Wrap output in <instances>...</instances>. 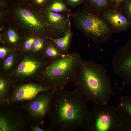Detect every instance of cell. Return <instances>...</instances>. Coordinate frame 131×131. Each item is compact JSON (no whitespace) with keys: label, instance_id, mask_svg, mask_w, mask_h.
<instances>
[{"label":"cell","instance_id":"cell-1","mask_svg":"<svg viewBox=\"0 0 131 131\" xmlns=\"http://www.w3.org/2000/svg\"><path fill=\"white\" fill-rule=\"evenodd\" d=\"M88 100L75 89L54 90L48 116L51 131H72L83 129L89 110Z\"/></svg>","mask_w":131,"mask_h":131},{"label":"cell","instance_id":"cell-2","mask_svg":"<svg viewBox=\"0 0 131 131\" xmlns=\"http://www.w3.org/2000/svg\"><path fill=\"white\" fill-rule=\"evenodd\" d=\"M73 81L76 84L75 89L94 104H106L113 93L106 69L92 61L82 60Z\"/></svg>","mask_w":131,"mask_h":131},{"label":"cell","instance_id":"cell-3","mask_svg":"<svg viewBox=\"0 0 131 131\" xmlns=\"http://www.w3.org/2000/svg\"><path fill=\"white\" fill-rule=\"evenodd\" d=\"M127 115L118 104L116 105L94 104L89 110L85 125L86 131H124Z\"/></svg>","mask_w":131,"mask_h":131},{"label":"cell","instance_id":"cell-4","mask_svg":"<svg viewBox=\"0 0 131 131\" xmlns=\"http://www.w3.org/2000/svg\"><path fill=\"white\" fill-rule=\"evenodd\" d=\"M82 60L76 52H69L60 58L51 63L42 73L40 83L51 90L65 88L73 81Z\"/></svg>","mask_w":131,"mask_h":131},{"label":"cell","instance_id":"cell-5","mask_svg":"<svg viewBox=\"0 0 131 131\" xmlns=\"http://www.w3.org/2000/svg\"><path fill=\"white\" fill-rule=\"evenodd\" d=\"M32 124L20 103L0 105V131H29Z\"/></svg>","mask_w":131,"mask_h":131},{"label":"cell","instance_id":"cell-6","mask_svg":"<svg viewBox=\"0 0 131 131\" xmlns=\"http://www.w3.org/2000/svg\"><path fill=\"white\" fill-rule=\"evenodd\" d=\"M70 15L75 26L93 41L103 39L109 32V26L104 20L85 9Z\"/></svg>","mask_w":131,"mask_h":131},{"label":"cell","instance_id":"cell-7","mask_svg":"<svg viewBox=\"0 0 131 131\" xmlns=\"http://www.w3.org/2000/svg\"><path fill=\"white\" fill-rule=\"evenodd\" d=\"M14 17L17 23L24 30L38 32L52 39L56 38L46 25L40 11L30 7L18 6L14 10Z\"/></svg>","mask_w":131,"mask_h":131},{"label":"cell","instance_id":"cell-8","mask_svg":"<svg viewBox=\"0 0 131 131\" xmlns=\"http://www.w3.org/2000/svg\"><path fill=\"white\" fill-rule=\"evenodd\" d=\"M54 91L41 92L32 99L20 103L28 114L33 124L40 125L44 123L49 114Z\"/></svg>","mask_w":131,"mask_h":131},{"label":"cell","instance_id":"cell-9","mask_svg":"<svg viewBox=\"0 0 131 131\" xmlns=\"http://www.w3.org/2000/svg\"><path fill=\"white\" fill-rule=\"evenodd\" d=\"M112 65L115 74L131 84V39L114 54Z\"/></svg>","mask_w":131,"mask_h":131},{"label":"cell","instance_id":"cell-10","mask_svg":"<svg viewBox=\"0 0 131 131\" xmlns=\"http://www.w3.org/2000/svg\"><path fill=\"white\" fill-rule=\"evenodd\" d=\"M52 90L40 83L29 82L14 86L8 98V104L21 103L30 100L39 93Z\"/></svg>","mask_w":131,"mask_h":131},{"label":"cell","instance_id":"cell-11","mask_svg":"<svg viewBox=\"0 0 131 131\" xmlns=\"http://www.w3.org/2000/svg\"><path fill=\"white\" fill-rule=\"evenodd\" d=\"M40 12L47 27L56 38L63 36L71 27L68 15L44 10Z\"/></svg>","mask_w":131,"mask_h":131},{"label":"cell","instance_id":"cell-12","mask_svg":"<svg viewBox=\"0 0 131 131\" xmlns=\"http://www.w3.org/2000/svg\"><path fill=\"white\" fill-rule=\"evenodd\" d=\"M46 63L45 60L38 61L26 57L18 65L14 75L9 77L12 83L20 82V84L21 82L24 83L25 81L33 78L37 72L44 67Z\"/></svg>","mask_w":131,"mask_h":131},{"label":"cell","instance_id":"cell-13","mask_svg":"<svg viewBox=\"0 0 131 131\" xmlns=\"http://www.w3.org/2000/svg\"><path fill=\"white\" fill-rule=\"evenodd\" d=\"M106 12L105 16L106 19L115 29L119 30H126L131 25V22L125 15L112 10Z\"/></svg>","mask_w":131,"mask_h":131},{"label":"cell","instance_id":"cell-14","mask_svg":"<svg viewBox=\"0 0 131 131\" xmlns=\"http://www.w3.org/2000/svg\"><path fill=\"white\" fill-rule=\"evenodd\" d=\"M12 83L9 77L0 76V104H8V98L11 91Z\"/></svg>","mask_w":131,"mask_h":131},{"label":"cell","instance_id":"cell-15","mask_svg":"<svg viewBox=\"0 0 131 131\" xmlns=\"http://www.w3.org/2000/svg\"><path fill=\"white\" fill-rule=\"evenodd\" d=\"M70 27L63 36L52 39L55 46L63 54L66 55L69 52L73 34Z\"/></svg>","mask_w":131,"mask_h":131},{"label":"cell","instance_id":"cell-16","mask_svg":"<svg viewBox=\"0 0 131 131\" xmlns=\"http://www.w3.org/2000/svg\"><path fill=\"white\" fill-rule=\"evenodd\" d=\"M41 10L67 15L71 13V10L68 7L64 0H50Z\"/></svg>","mask_w":131,"mask_h":131},{"label":"cell","instance_id":"cell-17","mask_svg":"<svg viewBox=\"0 0 131 131\" xmlns=\"http://www.w3.org/2000/svg\"><path fill=\"white\" fill-rule=\"evenodd\" d=\"M43 53L45 58L52 60L53 62L66 55L63 54L59 49L53 41L47 44L43 49Z\"/></svg>","mask_w":131,"mask_h":131},{"label":"cell","instance_id":"cell-18","mask_svg":"<svg viewBox=\"0 0 131 131\" xmlns=\"http://www.w3.org/2000/svg\"><path fill=\"white\" fill-rule=\"evenodd\" d=\"M83 3L87 6L98 10L114 8V0H84Z\"/></svg>","mask_w":131,"mask_h":131},{"label":"cell","instance_id":"cell-19","mask_svg":"<svg viewBox=\"0 0 131 131\" xmlns=\"http://www.w3.org/2000/svg\"><path fill=\"white\" fill-rule=\"evenodd\" d=\"M5 36L7 42L11 44L16 43L20 39V37L16 32L12 28H9L7 30Z\"/></svg>","mask_w":131,"mask_h":131},{"label":"cell","instance_id":"cell-20","mask_svg":"<svg viewBox=\"0 0 131 131\" xmlns=\"http://www.w3.org/2000/svg\"><path fill=\"white\" fill-rule=\"evenodd\" d=\"M119 104L131 118V100L126 97L122 96L119 98Z\"/></svg>","mask_w":131,"mask_h":131},{"label":"cell","instance_id":"cell-21","mask_svg":"<svg viewBox=\"0 0 131 131\" xmlns=\"http://www.w3.org/2000/svg\"><path fill=\"white\" fill-rule=\"evenodd\" d=\"M48 42L46 39L38 38L34 41L32 49L33 52H37L43 49Z\"/></svg>","mask_w":131,"mask_h":131},{"label":"cell","instance_id":"cell-22","mask_svg":"<svg viewBox=\"0 0 131 131\" xmlns=\"http://www.w3.org/2000/svg\"><path fill=\"white\" fill-rule=\"evenodd\" d=\"M38 38L37 36L34 35L27 37L23 43V49L24 51H28L32 49L34 42Z\"/></svg>","mask_w":131,"mask_h":131},{"label":"cell","instance_id":"cell-23","mask_svg":"<svg viewBox=\"0 0 131 131\" xmlns=\"http://www.w3.org/2000/svg\"><path fill=\"white\" fill-rule=\"evenodd\" d=\"M15 58V55L13 53H11L7 56L3 63V68L4 70H8L12 67L14 64Z\"/></svg>","mask_w":131,"mask_h":131},{"label":"cell","instance_id":"cell-24","mask_svg":"<svg viewBox=\"0 0 131 131\" xmlns=\"http://www.w3.org/2000/svg\"><path fill=\"white\" fill-rule=\"evenodd\" d=\"M119 7L121 8L124 10L125 15L131 22V0H125Z\"/></svg>","mask_w":131,"mask_h":131},{"label":"cell","instance_id":"cell-25","mask_svg":"<svg viewBox=\"0 0 131 131\" xmlns=\"http://www.w3.org/2000/svg\"><path fill=\"white\" fill-rule=\"evenodd\" d=\"M84 0H64L67 6L72 8L78 6L84 3Z\"/></svg>","mask_w":131,"mask_h":131},{"label":"cell","instance_id":"cell-26","mask_svg":"<svg viewBox=\"0 0 131 131\" xmlns=\"http://www.w3.org/2000/svg\"><path fill=\"white\" fill-rule=\"evenodd\" d=\"M35 6L42 9L50 0H31Z\"/></svg>","mask_w":131,"mask_h":131},{"label":"cell","instance_id":"cell-27","mask_svg":"<svg viewBox=\"0 0 131 131\" xmlns=\"http://www.w3.org/2000/svg\"><path fill=\"white\" fill-rule=\"evenodd\" d=\"M10 51L8 48L3 46L0 47V58L1 59H4Z\"/></svg>","mask_w":131,"mask_h":131},{"label":"cell","instance_id":"cell-28","mask_svg":"<svg viewBox=\"0 0 131 131\" xmlns=\"http://www.w3.org/2000/svg\"><path fill=\"white\" fill-rule=\"evenodd\" d=\"M31 131H51L49 128L46 129H43L40 127L39 125H36L32 124L30 127Z\"/></svg>","mask_w":131,"mask_h":131},{"label":"cell","instance_id":"cell-29","mask_svg":"<svg viewBox=\"0 0 131 131\" xmlns=\"http://www.w3.org/2000/svg\"><path fill=\"white\" fill-rule=\"evenodd\" d=\"M126 0H114V8L119 7L122 3Z\"/></svg>","mask_w":131,"mask_h":131},{"label":"cell","instance_id":"cell-30","mask_svg":"<svg viewBox=\"0 0 131 131\" xmlns=\"http://www.w3.org/2000/svg\"><path fill=\"white\" fill-rule=\"evenodd\" d=\"M5 5V2L1 0L0 1V6L1 7H3Z\"/></svg>","mask_w":131,"mask_h":131},{"label":"cell","instance_id":"cell-31","mask_svg":"<svg viewBox=\"0 0 131 131\" xmlns=\"http://www.w3.org/2000/svg\"><path fill=\"white\" fill-rule=\"evenodd\" d=\"M22 0V1H28L29 0Z\"/></svg>","mask_w":131,"mask_h":131}]
</instances>
